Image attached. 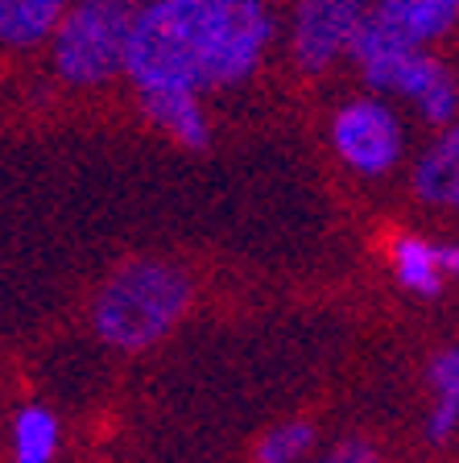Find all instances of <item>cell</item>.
I'll return each instance as SVG.
<instances>
[{
    "mask_svg": "<svg viewBox=\"0 0 459 463\" xmlns=\"http://www.w3.org/2000/svg\"><path fill=\"white\" fill-rule=\"evenodd\" d=\"M426 381H431V410H426V439L431 443H451L459 434V344L455 347H443L439 356L431 360L426 368Z\"/></svg>",
    "mask_w": 459,
    "mask_h": 463,
    "instance_id": "11",
    "label": "cell"
},
{
    "mask_svg": "<svg viewBox=\"0 0 459 463\" xmlns=\"http://www.w3.org/2000/svg\"><path fill=\"white\" fill-rule=\"evenodd\" d=\"M373 13L402 38L431 46L455 29L459 0H373Z\"/></svg>",
    "mask_w": 459,
    "mask_h": 463,
    "instance_id": "7",
    "label": "cell"
},
{
    "mask_svg": "<svg viewBox=\"0 0 459 463\" xmlns=\"http://www.w3.org/2000/svg\"><path fill=\"white\" fill-rule=\"evenodd\" d=\"M58 418L46 405H21L13 418V459L17 463H54L58 455Z\"/></svg>",
    "mask_w": 459,
    "mask_h": 463,
    "instance_id": "13",
    "label": "cell"
},
{
    "mask_svg": "<svg viewBox=\"0 0 459 463\" xmlns=\"http://www.w3.org/2000/svg\"><path fill=\"white\" fill-rule=\"evenodd\" d=\"M71 5L75 0H0V33L9 46H38L42 38H54Z\"/></svg>",
    "mask_w": 459,
    "mask_h": 463,
    "instance_id": "12",
    "label": "cell"
},
{
    "mask_svg": "<svg viewBox=\"0 0 459 463\" xmlns=\"http://www.w3.org/2000/svg\"><path fill=\"white\" fill-rule=\"evenodd\" d=\"M273 42L265 0H149L137 13L125 75L137 96L244 83Z\"/></svg>",
    "mask_w": 459,
    "mask_h": 463,
    "instance_id": "1",
    "label": "cell"
},
{
    "mask_svg": "<svg viewBox=\"0 0 459 463\" xmlns=\"http://www.w3.org/2000/svg\"><path fill=\"white\" fill-rule=\"evenodd\" d=\"M414 191L431 207L459 212V125H451L414 165Z\"/></svg>",
    "mask_w": 459,
    "mask_h": 463,
    "instance_id": "9",
    "label": "cell"
},
{
    "mask_svg": "<svg viewBox=\"0 0 459 463\" xmlns=\"http://www.w3.org/2000/svg\"><path fill=\"white\" fill-rule=\"evenodd\" d=\"M191 307V278L170 260H129L100 286L91 302L96 335L116 352L162 344Z\"/></svg>",
    "mask_w": 459,
    "mask_h": 463,
    "instance_id": "2",
    "label": "cell"
},
{
    "mask_svg": "<svg viewBox=\"0 0 459 463\" xmlns=\"http://www.w3.org/2000/svg\"><path fill=\"white\" fill-rule=\"evenodd\" d=\"M137 13L141 5L133 0H75L54 29L58 75L75 87H96L125 71Z\"/></svg>",
    "mask_w": 459,
    "mask_h": 463,
    "instance_id": "4",
    "label": "cell"
},
{
    "mask_svg": "<svg viewBox=\"0 0 459 463\" xmlns=\"http://www.w3.org/2000/svg\"><path fill=\"white\" fill-rule=\"evenodd\" d=\"M141 108L153 125L162 133H170L178 145H186V149H203L207 145L211 125L199 104V91H149V96H141Z\"/></svg>",
    "mask_w": 459,
    "mask_h": 463,
    "instance_id": "10",
    "label": "cell"
},
{
    "mask_svg": "<svg viewBox=\"0 0 459 463\" xmlns=\"http://www.w3.org/2000/svg\"><path fill=\"white\" fill-rule=\"evenodd\" d=\"M331 145L356 174H389L402 157V120L385 99H348L331 120Z\"/></svg>",
    "mask_w": 459,
    "mask_h": 463,
    "instance_id": "5",
    "label": "cell"
},
{
    "mask_svg": "<svg viewBox=\"0 0 459 463\" xmlns=\"http://www.w3.org/2000/svg\"><path fill=\"white\" fill-rule=\"evenodd\" d=\"M319 463H381V455H377L368 443H360V439H348V443L331 447Z\"/></svg>",
    "mask_w": 459,
    "mask_h": 463,
    "instance_id": "15",
    "label": "cell"
},
{
    "mask_svg": "<svg viewBox=\"0 0 459 463\" xmlns=\"http://www.w3.org/2000/svg\"><path fill=\"white\" fill-rule=\"evenodd\" d=\"M373 0H298L294 9V58L302 71H327L352 54Z\"/></svg>",
    "mask_w": 459,
    "mask_h": 463,
    "instance_id": "6",
    "label": "cell"
},
{
    "mask_svg": "<svg viewBox=\"0 0 459 463\" xmlns=\"http://www.w3.org/2000/svg\"><path fill=\"white\" fill-rule=\"evenodd\" d=\"M389 260H393V278H397V286L410 289V294H418V298H435V294L451 281L443 244L422 241V236H397L393 249H389Z\"/></svg>",
    "mask_w": 459,
    "mask_h": 463,
    "instance_id": "8",
    "label": "cell"
},
{
    "mask_svg": "<svg viewBox=\"0 0 459 463\" xmlns=\"http://www.w3.org/2000/svg\"><path fill=\"white\" fill-rule=\"evenodd\" d=\"M352 58L360 75L368 79V87H377L385 96L410 99L422 120H431V125H455L459 83L451 79V71L426 46L389 29L377 13H368V21H364Z\"/></svg>",
    "mask_w": 459,
    "mask_h": 463,
    "instance_id": "3",
    "label": "cell"
},
{
    "mask_svg": "<svg viewBox=\"0 0 459 463\" xmlns=\"http://www.w3.org/2000/svg\"><path fill=\"white\" fill-rule=\"evenodd\" d=\"M315 447V426L311 422H278L257 443V463H298Z\"/></svg>",
    "mask_w": 459,
    "mask_h": 463,
    "instance_id": "14",
    "label": "cell"
}]
</instances>
